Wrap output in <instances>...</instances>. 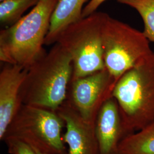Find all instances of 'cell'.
Instances as JSON below:
<instances>
[{"label": "cell", "mask_w": 154, "mask_h": 154, "mask_svg": "<svg viewBox=\"0 0 154 154\" xmlns=\"http://www.w3.org/2000/svg\"><path fill=\"white\" fill-rule=\"evenodd\" d=\"M28 69L5 63L0 72V139L22 105L20 88Z\"/></svg>", "instance_id": "obj_10"}, {"label": "cell", "mask_w": 154, "mask_h": 154, "mask_svg": "<svg viewBox=\"0 0 154 154\" xmlns=\"http://www.w3.org/2000/svg\"><path fill=\"white\" fill-rule=\"evenodd\" d=\"M118 2L135 9L143 19V32L150 42H154V0H117Z\"/></svg>", "instance_id": "obj_14"}, {"label": "cell", "mask_w": 154, "mask_h": 154, "mask_svg": "<svg viewBox=\"0 0 154 154\" xmlns=\"http://www.w3.org/2000/svg\"><path fill=\"white\" fill-rule=\"evenodd\" d=\"M88 0H59L53 12L45 45H54L63 30L82 18L83 5Z\"/></svg>", "instance_id": "obj_11"}, {"label": "cell", "mask_w": 154, "mask_h": 154, "mask_svg": "<svg viewBox=\"0 0 154 154\" xmlns=\"http://www.w3.org/2000/svg\"><path fill=\"white\" fill-rule=\"evenodd\" d=\"M59 0H39L27 14L0 32V60L28 69L46 53L44 48Z\"/></svg>", "instance_id": "obj_2"}, {"label": "cell", "mask_w": 154, "mask_h": 154, "mask_svg": "<svg viewBox=\"0 0 154 154\" xmlns=\"http://www.w3.org/2000/svg\"><path fill=\"white\" fill-rule=\"evenodd\" d=\"M113 85L107 69L72 81L66 101L88 122L95 123L98 112L111 96Z\"/></svg>", "instance_id": "obj_7"}, {"label": "cell", "mask_w": 154, "mask_h": 154, "mask_svg": "<svg viewBox=\"0 0 154 154\" xmlns=\"http://www.w3.org/2000/svg\"><path fill=\"white\" fill-rule=\"evenodd\" d=\"M119 149L121 154H154V122L124 138Z\"/></svg>", "instance_id": "obj_12"}, {"label": "cell", "mask_w": 154, "mask_h": 154, "mask_svg": "<svg viewBox=\"0 0 154 154\" xmlns=\"http://www.w3.org/2000/svg\"><path fill=\"white\" fill-rule=\"evenodd\" d=\"M36 151H37V154H43V153H41V152H39V151H37V150H35Z\"/></svg>", "instance_id": "obj_17"}, {"label": "cell", "mask_w": 154, "mask_h": 154, "mask_svg": "<svg viewBox=\"0 0 154 154\" xmlns=\"http://www.w3.org/2000/svg\"><path fill=\"white\" fill-rule=\"evenodd\" d=\"M95 131L99 154H121L119 146L131 131L123 119L118 103L114 97L106 99L95 121Z\"/></svg>", "instance_id": "obj_8"}, {"label": "cell", "mask_w": 154, "mask_h": 154, "mask_svg": "<svg viewBox=\"0 0 154 154\" xmlns=\"http://www.w3.org/2000/svg\"><path fill=\"white\" fill-rule=\"evenodd\" d=\"M9 154H38L37 151L28 144L14 138L4 139Z\"/></svg>", "instance_id": "obj_15"}, {"label": "cell", "mask_w": 154, "mask_h": 154, "mask_svg": "<svg viewBox=\"0 0 154 154\" xmlns=\"http://www.w3.org/2000/svg\"><path fill=\"white\" fill-rule=\"evenodd\" d=\"M65 123L57 111L22 104L1 140L14 138L45 154H67L62 134Z\"/></svg>", "instance_id": "obj_5"}, {"label": "cell", "mask_w": 154, "mask_h": 154, "mask_svg": "<svg viewBox=\"0 0 154 154\" xmlns=\"http://www.w3.org/2000/svg\"><path fill=\"white\" fill-rule=\"evenodd\" d=\"M102 46L105 67L114 88L127 71L152 52L143 32L109 14L102 28Z\"/></svg>", "instance_id": "obj_6"}, {"label": "cell", "mask_w": 154, "mask_h": 154, "mask_svg": "<svg viewBox=\"0 0 154 154\" xmlns=\"http://www.w3.org/2000/svg\"><path fill=\"white\" fill-rule=\"evenodd\" d=\"M108 14L95 11L74 22L60 34L57 42L72 58V81L105 69L102 28Z\"/></svg>", "instance_id": "obj_4"}, {"label": "cell", "mask_w": 154, "mask_h": 154, "mask_svg": "<svg viewBox=\"0 0 154 154\" xmlns=\"http://www.w3.org/2000/svg\"><path fill=\"white\" fill-rule=\"evenodd\" d=\"M72 72L70 55L56 42L28 68L20 92L22 104L57 111L67 99Z\"/></svg>", "instance_id": "obj_1"}, {"label": "cell", "mask_w": 154, "mask_h": 154, "mask_svg": "<svg viewBox=\"0 0 154 154\" xmlns=\"http://www.w3.org/2000/svg\"><path fill=\"white\" fill-rule=\"evenodd\" d=\"M4 1V0H0V2H1V1Z\"/></svg>", "instance_id": "obj_18"}, {"label": "cell", "mask_w": 154, "mask_h": 154, "mask_svg": "<svg viewBox=\"0 0 154 154\" xmlns=\"http://www.w3.org/2000/svg\"><path fill=\"white\" fill-rule=\"evenodd\" d=\"M106 0H90L83 9L82 18L88 17L97 11L100 5Z\"/></svg>", "instance_id": "obj_16"}, {"label": "cell", "mask_w": 154, "mask_h": 154, "mask_svg": "<svg viewBox=\"0 0 154 154\" xmlns=\"http://www.w3.org/2000/svg\"><path fill=\"white\" fill-rule=\"evenodd\" d=\"M57 112L65 123L63 138L69 147L67 154H99L95 123L85 121L66 100Z\"/></svg>", "instance_id": "obj_9"}, {"label": "cell", "mask_w": 154, "mask_h": 154, "mask_svg": "<svg viewBox=\"0 0 154 154\" xmlns=\"http://www.w3.org/2000/svg\"><path fill=\"white\" fill-rule=\"evenodd\" d=\"M39 0H4L0 3V22L2 26L9 27L18 22L23 13L35 6Z\"/></svg>", "instance_id": "obj_13"}, {"label": "cell", "mask_w": 154, "mask_h": 154, "mask_svg": "<svg viewBox=\"0 0 154 154\" xmlns=\"http://www.w3.org/2000/svg\"><path fill=\"white\" fill-rule=\"evenodd\" d=\"M116 100L128 128L137 132L154 122V52L143 57L116 83Z\"/></svg>", "instance_id": "obj_3"}]
</instances>
